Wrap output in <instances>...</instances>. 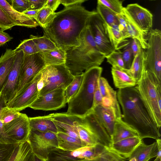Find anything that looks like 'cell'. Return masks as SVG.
<instances>
[{
  "mask_svg": "<svg viewBox=\"0 0 161 161\" xmlns=\"http://www.w3.org/2000/svg\"><path fill=\"white\" fill-rule=\"evenodd\" d=\"M96 12L89 11L81 5L65 7L55 13L50 22L43 28L44 35L58 48L65 51L78 46L89 18Z\"/></svg>",
  "mask_w": 161,
  "mask_h": 161,
  "instance_id": "1",
  "label": "cell"
},
{
  "mask_svg": "<svg viewBox=\"0 0 161 161\" xmlns=\"http://www.w3.org/2000/svg\"><path fill=\"white\" fill-rule=\"evenodd\" d=\"M117 93L122 120L134 129L142 139L160 138L158 128L142 101L136 86L119 89Z\"/></svg>",
  "mask_w": 161,
  "mask_h": 161,
  "instance_id": "2",
  "label": "cell"
},
{
  "mask_svg": "<svg viewBox=\"0 0 161 161\" xmlns=\"http://www.w3.org/2000/svg\"><path fill=\"white\" fill-rule=\"evenodd\" d=\"M65 52V65L74 76L99 66L105 58L96 44L87 25L81 35L80 45Z\"/></svg>",
  "mask_w": 161,
  "mask_h": 161,
  "instance_id": "3",
  "label": "cell"
},
{
  "mask_svg": "<svg viewBox=\"0 0 161 161\" xmlns=\"http://www.w3.org/2000/svg\"><path fill=\"white\" fill-rule=\"evenodd\" d=\"M102 71V67L96 66L83 73L79 91L68 103L67 114L84 118L93 111L94 95Z\"/></svg>",
  "mask_w": 161,
  "mask_h": 161,
  "instance_id": "4",
  "label": "cell"
},
{
  "mask_svg": "<svg viewBox=\"0 0 161 161\" xmlns=\"http://www.w3.org/2000/svg\"><path fill=\"white\" fill-rule=\"evenodd\" d=\"M141 97L158 127L161 126V84L143 71L136 86Z\"/></svg>",
  "mask_w": 161,
  "mask_h": 161,
  "instance_id": "5",
  "label": "cell"
},
{
  "mask_svg": "<svg viewBox=\"0 0 161 161\" xmlns=\"http://www.w3.org/2000/svg\"><path fill=\"white\" fill-rule=\"evenodd\" d=\"M40 74L43 87L39 96L56 89L65 90L74 77L64 64L46 66Z\"/></svg>",
  "mask_w": 161,
  "mask_h": 161,
  "instance_id": "6",
  "label": "cell"
},
{
  "mask_svg": "<svg viewBox=\"0 0 161 161\" xmlns=\"http://www.w3.org/2000/svg\"><path fill=\"white\" fill-rule=\"evenodd\" d=\"M148 47L145 50L143 71H146L161 82V31L152 29L147 33Z\"/></svg>",
  "mask_w": 161,
  "mask_h": 161,
  "instance_id": "7",
  "label": "cell"
},
{
  "mask_svg": "<svg viewBox=\"0 0 161 161\" xmlns=\"http://www.w3.org/2000/svg\"><path fill=\"white\" fill-rule=\"evenodd\" d=\"M87 25L97 48L105 57L116 50L110 42L107 25L96 11L89 18Z\"/></svg>",
  "mask_w": 161,
  "mask_h": 161,
  "instance_id": "8",
  "label": "cell"
},
{
  "mask_svg": "<svg viewBox=\"0 0 161 161\" xmlns=\"http://www.w3.org/2000/svg\"><path fill=\"white\" fill-rule=\"evenodd\" d=\"M56 134L31 130L27 140L32 153L40 158L46 161L51 152L58 148Z\"/></svg>",
  "mask_w": 161,
  "mask_h": 161,
  "instance_id": "9",
  "label": "cell"
},
{
  "mask_svg": "<svg viewBox=\"0 0 161 161\" xmlns=\"http://www.w3.org/2000/svg\"><path fill=\"white\" fill-rule=\"evenodd\" d=\"M45 66L44 61L40 53L31 55L24 54L15 96L26 85L31 82Z\"/></svg>",
  "mask_w": 161,
  "mask_h": 161,
  "instance_id": "10",
  "label": "cell"
},
{
  "mask_svg": "<svg viewBox=\"0 0 161 161\" xmlns=\"http://www.w3.org/2000/svg\"><path fill=\"white\" fill-rule=\"evenodd\" d=\"M101 150V147L98 144L72 151H65L57 148L50 153L46 161H79L88 160L97 156Z\"/></svg>",
  "mask_w": 161,
  "mask_h": 161,
  "instance_id": "11",
  "label": "cell"
},
{
  "mask_svg": "<svg viewBox=\"0 0 161 161\" xmlns=\"http://www.w3.org/2000/svg\"><path fill=\"white\" fill-rule=\"evenodd\" d=\"M41 78L40 72L13 99L7 103V107L19 112L29 107L39 96L37 83Z\"/></svg>",
  "mask_w": 161,
  "mask_h": 161,
  "instance_id": "12",
  "label": "cell"
},
{
  "mask_svg": "<svg viewBox=\"0 0 161 161\" xmlns=\"http://www.w3.org/2000/svg\"><path fill=\"white\" fill-rule=\"evenodd\" d=\"M66 103L65 90L59 89L39 96L29 107L34 110H55L64 107Z\"/></svg>",
  "mask_w": 161,
  "mask_h": 161,
  "instance_id": "13",
  "label": "cell"
},
{
  "mask_svg": "<svg viewBox=\"0 0 161 161\" xmlns=\"http://www.w3.org/2000/svg\"><path fill=\"white\" fill-rule=\"evenodd\" d=\"M123 11L146 36L152 29L153 16L151 13L136 3L127 5L124 7Z\"/></svg>",
  "mask_w": 161,
  "mask_h": 161,
  "instance_id": "14",
  "label": "cell"
},
{
  "mask_svg": "<svg viewBox=\"0 0 161 161\" xmlns=\"http://www.w3.org/2000/svg\"><path fill=\"white\" fill-rule=\"evenodd\" d=\"M4 128L6 134L16 143L26 141L31 130L29 117L26 114L21 113L17 118L4 125Z\"/></svg>",
  "mask_w": 161,
  "mask_h": 161,
  "instance_id": "15",
  "label": "cell"
},
{
  "mask_svg": "<svg viewBox=\"0 0 161 161\" xmlns=\"http://www.w3.org/2000/svg\"><path fill=\"white\" fill-rule=\"evenodd\" d=\"M24 56V53L22 50L16 52L14 63L7 82L0 93L7 103L11 100L15 96Z\"/></svg>",
  "mask_w": 161,
  "mask_h": 161,
  "instance_id": "16",
  "label": "cell"
},
{
  "mask_svg": "<svg viewBox=\"0 0 161 161\" xmlns=\"http://www.w3.org/2000/svg\"><path fill=\"white\" fill-rule=\"evenodd\" d=\"M76 116L65 113L52 114V118L58 130L78 139H80L74 122Z\"/></svg>",
  "mask_w": 161,
  "mask_h": 161,
  "instance_id": "17",
  "label": "cell"
},
{
  "mask_svg": "<svg viewBox=\"0 0 161 161\" xmlns=\"http://www.w3.org/2000/svg\"><path fill=\"white\" fill-rule=\"evenodd\" d=\"M0 6L16 26L32 28L39 25L33 18L14 9L7 1L0 0Z\"/></svg>",
  "mask_w": 161,
  "mask_h": 161,
  "instance_id": "18",
  "label": "cell"
},
{
  "mask_svg": "<svg viewBox=\"0 0 161 161\" xmlns=\"http://www.w3.org/2000/svg\"><path fill=\"white\" fill-rule=\"evenodd\" d=\"M93 112L111 137L117 119L114 109L110 107L99 105L94 108Z\"/></svg>",
  "mask_w": 161,
  "mask_h": 161,
  "instance_id": "19",
  "label": "cell"
},
{
  "mask_svg": "<svg viewBox=\"0 0 161 161\" xmlns=\"http://www.w3.org/2000/svg\"><path fill=\"white\" fill-rule=\"evenodd\" d=\"M98 86L101 95L105 102L109 103L114 110L117 119L122 118L117 93L110 86L105 78L101 77L98 81Z\"/></svg>",
  "mask_w": 161,
  "mask_h": 161,
  "instance_id": "20",
  "label": "cell"
},
{
  "mask_svg": "<svg viewBox=\"0 0 161 161\" xmlns=\"http://www.w3.org/2000/svg\"><path fill=\"white\" fill-rule=\"evenodd\" d=\"M142 141L139 136L123 139L112 143L110 147L128 160L136 148Z\"/></svg>",
  "mask_w": 161,
  "mask_h": 161,
  "instance_id": "21",
  "label": "cell"
},
{
  "mask_svg": "<svg viewBox=\"0 0 161 161\" xmlns=\"http://www.w3.org/2000/svg\"><path fill=\"white\" fill-rule=\"evenodd\" d=\"M15 54L14 50L7 48L0 57V94L7 82Z\"/></svg>",
  "mask_w": 161,
  "mask_h": 161,
  "instance_id": "22",
  "label": "cell"
},
{
  "mask_svg": "<svg viewBox=\"0 0 161 161\" xmlns=\"http://www.w3.org/2000/svg\"><path fill=\"white\" fill-rule=\"evenodd\" d=\"M136 136H139V135L134 129L125 123L122 119H116L111 136L112 143Z\"/></svg>",
  "mask_w": 161,
  "mask_h": 161,
  "instance_id": "23",
  "label": "cell"
},
{
  "mask_svg": "<svg viewBox=\"0 0 161 161\" xmlns=\"http://www.w3.org/2000/svg\"><path fill=\"white\" fill-rule=\"evenodd\" d=\"M29 120L31 130L43 132H58L56 127L52 119V114L44 116L29 117Z\"/></svg>",
  "mask_w": 161,
  "mask_h": 161,
  "instance_id": "24",
  "label": "cell"
},
{
  "mask_svg": "<svg viewBox=\"0 0 161 161\" xmlns=\"http://www.w3.org/2000/svg\"><path fill=\"white\" fill-rule=\"evenodd\" d=\"M158 153L156 141L153 143L147 145L142 141L128 159L135 157L137 161H149L156 158Z\"/></svg>",
  "mask_w": 161,
  "mask_h": 161,
  "instance_id": "25",
  "label": "cell"
},
{
  "mask_svg": "<svg viewBox=\"0 0 161 161\" xmlns=\"http://www.w3.org/2000/svg\"><path fill=\"white\" fill-rule=\"evenodd\" d=\"M111 72L116 88L121 89L136 86L137 84L135 80L119 67H112Z\"/></svg>",
  "mask_w": 161,
  "mask_h": 161,
  "instance_id": "26",
  "label": "cell"
},
{
  "mask_svg": "<svg viewBox=\"0 0 161 161\" xmlns=\"http://www.w3.org/2000/svg\"><path fill=\"white\" fill-rule=\"evenodd\" d=\"M145 53V50L142 48H141L134 57L130 69H126L121 68L134 78L137 84L141 79L143 72Z\"/></svg>",
  "mask_w": 161,
  "mask_h": 161,
  "instance_id": "27",
  "label": "cell"
},
{
  "mask_svg": "<svg viewBox=\"0 0 161 161\" xmlns=\"http://www.w3.org/2000/svg\"><path fill=\"white\" fill-rule=\"evenodd\" d=\"M56 134L58 148L62 150L72 151L86 147L80 139L72 137L62 132H58Z\"/></svg>",
  "mask_w": 161,
  "mask_h": 161,
  "instance_id": "28",
  "label": "cell"
},
{
  "mask_svg": "<svg viewBox=\"0 0 161 161\" xmlns=\"http://www.w3.org/2000/svg\"><path fill=\"white\" fill-rule=\"evenodd\" d=\"M40 53L44 61L46 66L65 64L66 52L61 48Z\"/></svg>",
  "mask_w": 161,
  "mask_h": 161,
  "instance_id": "29",
  "label": "cell"
},
{
  "mask_svg": "<svg viewBox=\"0 0 161 161\" xmlns=\"http://www.w3.org/2000/svg\"><path fill=\"white\" fill-rule=\"evenodd\" d=\"M123 13L127 21V31L130 38L138 40L141 44L142 48L146 50L148 47L146 36L131 20L123 9Z\"/></svg>",
  "mask_w": 161,
  "mask_h": 161,
  "instance_id": "30",
  "label": "cell"
},
{
  "mask_svg": "<svg viewBox=\"0 0 161 161\" xmlns=\"http://www.w3.org/2000/svg\"><path fill=\"white\" fill-rule=\"evenodd\" d=\"M32 153L28 140L20 143L15 149L8 161H27Z\"/></svg>",
  "mask_w": 161,
  "mask_h": 161,
  "instance_id": "31",
  "label": "cell"
},
{
  "mask_svg": "<svg viewBox=\"0 0 161 161\" xmlns=\"http://www.w3.org/2000/svg\"><path fill=\"white\" fill-rule=\"evenodd\" d=\"M30 38L35 44L39 53L56 50L58 48L50 39L45 36H40L31 35Z\"/></svg>",
  "mask_w": 161,
  "mask_h": 161,
  "instance_id": "32",
  "label": "cell"
},
{
  "mask_svg": "<svg viewBox=\"0 0 161 161\" xmlns=\"http://www.w3.org/2000/svg\"><path fill=\"white\" fill-rule=\"evenodd\" d=\"M127 160L109 147L106 146L104 150L97 156L89 159L79 161H127Z\"/></svg>",
  "mask_w": 161,
  "mask_h": 161,
  "instance_id": "33",
  "label": "cell"
},
{
  "mask_svg": "<svg viewBox=\"0 0 161 161\" xmlns=\"http://www.w3.org/2000/svg\"><path fill=\"white\" fill-rule=\"evenodd\" d=\"M106 24L109 26L118 25L116 14L107 7L97 3V11Z\"/></svg>",
  "mask_w": 161,
  "mask_h": 161,
  "instance_id": "34",
  "label": "cell"
},
{
  "mask_svg": "<svg viewBox=\"0 0 161 161\" xmlns=\"http://www.w3.org/2000/svg\"><path fill=\"white\" fill-rule=\"evenodd\" d=\"M83 78V73L74 76L73 80L65 90L66 103L77 93L81 85Z\"/></svg>",
  "mask_w": 161,
  "mask_h": 161,
  "instance_id": "35",
  "label": "cell"
},
{
  "mask_svg": "<svg viewBox=\"0 0 161 161\" xmlns=\"http://www.w3.org/2000/svg\"><path fill=\"white\" fill-rule=\"evenodd\" d=\"M55 12L45 5L39 10L35 20L41 27H46L54 16Z\"/></svg>",
  "mask_w": 161,
  "mask_h": 161,
  "instance_id": "36",
  "label": "cell"
},
{
  "mask_svg": "<svg viewBox=\"0 0 161 161\" xmlns=\"http://www.w3.org/2000/svg\"><path fill=\"white\" fill-rule=\"evenodd\" d=\"M107 29L111 44L116 50L118 49L119 45L124 41L119 30L118 25H116L112 26L107 25Z\"/></svg>",
  "mask_w": 161,
  "mask_h": 161,
  "instance_id": "37",
  "label": "cell"
},
{
  "mask_svg": "<svg viewBox=\"0 0 161 161\" xmlns=\"http://www.w3.org/2000/svg\"><path fill=\"white\" fill-rule=\"evenodd\" d=\"M14 50L15 52L22 50L24 54L27 55L39 53L35 44L31 38L23 40Z\"/></svg>",
  "mask_w": 161,
  "mask_h": 161,
  "instance_id": "38",
  "label": "cell"
},
{
  "mask_svg": "<svg viewBox=\"0 0 161 161\" xmlns=\"http://www.w3.org/2000/svg\"><path fill=\"white\" fill-rule=\"evenodd\" d=\"M7 106V103L0 94V143L5 144L17 143L9 138L5 133L4 125L1 119V111L3 107Z\"/></svg>",
  "mask_w": 161,
  "mask_h": 161,
  "instance_id": "39",
  "label": "cell"
},
{
  "mask_svg": "<svg viewBox=\"0 0 161 161\" xmlns=\"http://www.w3.org/2000/svg\"><path fill=\"white\" fill-rule=\"evenodd\" d=\"M123 1L119 0H98L97 3L107 7L116 14L123 13Z\"/></svg>",
  "mask_w": 161,
  "mask_h": 161,
  "instance_id": "40",
  "label": "cell"
},
{
  "mask_svg": "<svg viewBox=\"0 0 161 161\" xmlns=\"http://www.w3.org/2000/svg\"><path fill=\"white\" fill-rule=\"evenodd\" d=\"M20 143H0V161H8L15 149Z\"/></svg>",
  "mask_w": 161,
  "mask_h": 161,
  "instance_id": "41",
  "label": "cell"
},
{
  "mask_svg": "<svg viewBox=\"0 0 161 161\" xmlns=\"http://www.w3.org/2000/svg\"><path fill=\"white\" fill-rule=\"evenodd\" d=\"M131 41H129L121 52L122 58L124 64V69H129L134 59L131 47Z\"/></svg>",
  "mask_w": 161,
  "mask_h": 161,
  "instance_id": "42",
  "label": "cell"
},
{
  "mask_svg": "<svg viewBox=\"0 0 161 161\" xmlns=\"http://www.w3.org/2000/svg\"><path fill=\"white\" fill-rule=\"evenodd\" d=\"M20 113V112L8 108L7 106L3 107L1 111V117L4 125L17 118Z\"/></svg>",
  "mask_w": 161,
  "mask_h": 161,
  "instance_id": "43",
  "label": "cell"
},
{
  "mask_svg": "<svg viewBox=\"0 0 161 161\" xmlns=\"http://www.w3.org/2000/svg\"><path fill=\"white\" fill-rule=\"evenodd\" d=\"M107 62L112 67L117 66L124 69V64L122 58L121 52L119 50H115L105 57Z\"/></svg>",
  "mask_w": 161,
  "mask_h": 161,
  "instance_id": "44",
  "label": "cell"
},
{
  "mask_svg": "<svg viewBox=\"0 0 161 161\" xmlns=\"http://www.w3.org/2000/svg\"><path fill=\"white\" fill-rule=\"evenodd\" d=\"M15 26H16V25L0 6V30L3 31L8 30H11Z\"/></svg>",
  "mask_w": 161,
  "mask_h": 161,
  "instance_id": "45",
  "label": "cell"
},
{
  "mask_svg": "<svg viewBox=\"0 0 161 161\" xmlns=\"http://www.w3.org/2000/svg\"><path fill=\"white\" fill-rule=\"evenodd\" d=\"M116 16L118 20L119 28L124 40L127 38H130L127 31V21L123 13L121 14H116Z\"/></svg>",
  "mask_w": 161,
  "mask_h": 161,
  "instance_id": "46",
  "label": "cell"
},
{
  "mask_svg": "<svg viewBox=\"0 0 161 161\" xmlns=\"http://www.w3.org/2000/svg\"><path fill=\"white\" fill-rule=\"evenodd\" d=\"M11 7L16 11L21 13L29 9L30 6L28 0H11Z\"/></svg>",
  "mask_w": 161,
  "mask_h": 161,
  "instance_id": "47",
  "label": "cell"
},
{
  "mask_svg": "<svg viewBox=\"0 0 161 161\" xmlns=\"http://www.w3.org/2000/svg\"><path fill=\"white\" fill-rule=\"evenodd\" d=\"M99 105L104 106L105 103L100 92L98 84L94 95L93 109L96 106Z\"/></svg>",
  "mask_w": 161,
  "mask_h": 161,
  "instance_id": "48",
  "label": "cell"
},
{
  "mask_svg": "<svg viewBox=\"0 0 161 161\" xmlns=\"http://www.w3.org/2000/svg\"><path fill=\"white\" fill-rule=\"evenodd\" d=\"M28 0L30 8L29 9L39 10L46 5L47 0Z\"/></svg>",
  "mask_w": 161,
  "mask_h": 161,
  "instance_id": "49",
  "label": "cell"
},
{
  "mask_svg": "<svg viewBox=\"0 0 161 161\" xmlns=\"http://www.w3.org/2000/svg\"><path fill=\"white\" fill-rule=\"evenodd\" d=\"M131 47L134 57H135L141 48H142L139 42L135 39H133L131 40Z\"/></svg>",
  "mask_w": 161,
  "mask_h": 161,
  "instance_id": "50",
  "label": "cell"
},
{
  "mask_svg": "<svg viewBox=\"0 0 161 161\" xmlns=\"http://www.w3.org/2000/svg\"><path fill=\"white\" fill-rule=\"evenodd\" d=\"M13 38L8 33L0 29V46L11 41Z\"/></svg>",
  "mask_w": 161,
  "mask_h": 161,
  "instance_id": "51",
  "label": "cell"
},
{
  "mask_svg": "<svg viewBox=\"0 0 161 161\" xmlns=\"http://www.w3.org/2000/svg\"><path fill=\"white\" fill-rule=\"evenodd\" d=\"M86 1L84 0H60V4L65 7L78 5H81Z\"/></svg>",
  "mask_w": 161,
  "mask_h": 161,
  "instance_id": "52",
  "label": "cell"
},
{
  "mask_svg": "<svg viewBox=\"0 0 161 161\" xmlns=\"http://www.w3.org/2000/svg\"><path fill=\"white\" fill-rule=\"evenodd\" d=\"M60 4V0H47L45 5L55 12Z\"/></svg>",
  "mask_w": 161,
  "mask_h": 161,
  "instance_id": "53",
  "label": "cell"
},
{
  "mask_svg": "<svg viewBox=\"0 0 161 161\" xmlns=\"http://www.w3.org/2000/svg\"><path fill=\"white\" fill-rule=\"evenodd\" d=\"M39 10L28 9L23 13L25 15L31 17L34 19L36 18Z\"/></svg>",
  "mask_w": 161,
  "mask_h": 161,
  "instance_id": "54",
  "label": "cell"
},
{
  "mask_svg": "<svg viewBox=\"0 0 161 161\" xmlns=\"http://www.w3.org/2000/svg\"><path fill=\"white\" fill-rule=\"evenodd\" d=\"M156 141L157 143L158 149V153L156 158L161 160V141L160 138L157 139Z\"/></svg>",
  "mask_w": 161,
  "mask_h": 161,
  "instance_id": "55",
  "label": "cell"
},
{
  "mask_svg": "<svg viewBox=\"0 0 161 161\" xmlns=\"http://www.w3.org/2000/svg\"><path fill=\"white\" fill-rule=\"evenodd\" d=\"M27 161H46L40 158L33 153L31 154Z\"/></svg>",
  "mask_w": 161,
  "mask_h": 161,
  "instance_id": "56",
  "label": "cell"
},
{
  "mask_svg": "<svg viewBox=\"0 0 161 161\" xmlns=\"http://www.w3.org/2000/svg\"><path fill=\"white\" fill-rule=\"evenodd\" d=\"M128 160V161H137L135 157L130 158Z\"/></svg>",
  "mask_w": 161,
  "mask_h": 161,
  "instance_id": "57",
  "label": "cell"
}]
</instances>
